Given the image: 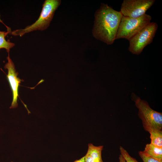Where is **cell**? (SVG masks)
Listing matches in <instances>:
<instances>
[{
	"label": "cell",
	"mask_w": 162,
	"mask_h": 162,
	"mask_svg": "<svg viewBox=\"0 0 162 162\" xmlns=\"http://www.w3.org/2000/svg\"><path fill=\"white\" fill-rule=\"evenodd\" d=\"M123 15L107 4L102 3L94 14L92 33L94 37L107 45L116 40L119 23Z\"/></svg>",
	"instance_id": "cell-1"
},
{
	"label": "cell",
	"mask_w": 162,
	"mask_h": 162,
	"mask_svg": "<svg viewBox=\"0 0 162 162\" xmlns=\"http://www.w3.org/2000/svg\"><path fill=\"white\" fill-rule=\"evenodd\" d=\"M131 98L138 109V116L144 130L148 132L154 130H162V112L152 109L147 101L141 99L134 93L131 94Z\"/></svg>",
	"instance_id": "cell-2"
},
{
	"label": "cell",
	"mask_w": 162,
	"mask_h": 162,
	"mask_svg": "<svg viewBox=\"0 0 162 162\" xmlns=\"http://www.w3.org/2000/svg\"><path fill=\"white\" fill-rule=\"evenodd\" d=\"M60 0H45L42 5L40 15L37 20L25 28L11 31L10 34L22 37L25 34L36 30L43 31L49 26L55 11L60 4Z\"/></svg>",
	"instance_id": "cell-3"
},
{
	"label": "cell",
	"mask_w": 162,
	"mask_h": 162,
	"mask_svg": "<svg viewBox=\"0 0 162 162\" xmlns=\"http://www.w3.org/2000/svg\"><path fill=\"white\" fill-rule=\"evenodd\" d=\"M151 16L146 14L136 18L122 16L118 29L116 40L124 38L128 40L150 22Z\"/></svg>",
	"instance_id": "cell-4"
},
{
	"label": "cell",
	"mask_w": 162,
	"mask_h": 162,
	"mask_svg": "<svg viewBox=\"0 0 162 162\" xmlns=\"http://www.w3.org/2000/svg\"><path fill=\"white\" fill-rule=\"evenodd\" d=\"M158 28L156 22H150L129 40L128 50L132 53L140 55L144 48L152 43Z\"/></svg>",
	"instance_id": "cell-5"
},
{
	"label": "cell",
	"mask_w": 162,
	"mask_h": 162,
	"mask_svg": "<svg viewBox=\"0 0 162 162\" xmlns=\"http://www.w3.org/2000/svg\"><path fill=\"white\" fill-rule=\"evenodd\" d=\"M155 0H124L120 11L123 16L132 18L140 17L146 14L154 4Z\"/></svg>",
	"instance_id": "cell-6"
},
{
	"label": "cell",
	"mask_w": 162,
	"mask_h": 162,
	"mask_svg": "<svg viewBox=\"0 0 162 162\" xmlns=\"http://www.w3.org/2000/svg\"><path fill=\"white\" fill-rule=\"evenodd\" d=\"M8 62L4 66L5 69L8 70L7 78L12 92L13 100L10 108H14L18 106V97H19L18 90L20 84L22 80L19 78L18 73L16 72L14 64L9 57V53L7 58Z\"/></svg>",
	"instance_id": "cell-7"
},
{
	"label": "cell",
	"mask_w": 162,
	"mask_h": 162,
	"mask_svg": "<svg viewBox=\"0 0 162 162\" xmlns=\"http://www.w3.org/2000/svg\"><path fill=\"white\" fill-rule=\"evenodd\" d=\"M88 146L87 152L84 156L85 162H104L101 157L103 146H95L92 143Z\"/></svg>",
	"instance_id": "cell-8"
},
{
	"label": "cell",
	"mask_w": 162,
	"mask_h": 162,
	"mask_svg": "<svg viewBox=\"0 0 162 162\" xmlns=\"http://www.w3.org/2000/svg\"><path fill=\"white\" fill-rule=\"evenodd\" d=\"M143 151L145 154L149 156L162 160V147H157L151 143L147 144Z\"/></svg>",
	"instance_id": "cell-9"
},
{
	"label": "cell",
	"mask_w": 162,
	"mask_h": 162,
	"mask_svg": "<svg viewBox=\"0 0 162 162\" xmlns=\"http://www.w3.org/2000/svg\"><path fill=\"white\" fill-rule=\"evenodd\" d=\"M11 32L0 31V50L1 49H5L7 52L9 53L10 49L15 46L14 43L10 41L9 40H6L5 37Z\"/></svg>",
	"instance_id": "cell-10"
},
{
	"label": "cell",
	"mask_w": 162,
	"mask_h": 162,
	"mask_svg": "<svg viewBox=\"0 0 162 162\" xmlns=\"http://www.w3.org/2000/svg\"><path fill=\"white\" fill-rule=\"evenodd\" d=\"M151 143L159 147H162V131L154 130L150 131Z\"/></svg>",
	"instance_id": "cell-11"
},
{
	"label": "cell",
	"mask_w": 162,
	"mask_h": 162,
	"mask_svg": "<svg viewBox=\"0 0 162 162\" xmlns=\"http://www.w3.org/2000/svg\"><path fill=\"white\" fill-rule=\"evenodd\" d=\"M119 150L121 154L123 157L126 162H139L135 158L131 157L127 151L122 146H120Z\"/></svg>",
	"instance_id": "cell-12"
},
{
	"label": "cell",
	"mask_w": 162,
	"mask_h": 162,
	"mask_svg": "<svg viewBox=\"0 0 162 162\" xmlns=\"http://www.w3.org/2000/svg\"><path fill=\"white\" fill-rule=\"evenodd\" d=\"M138 154L143 162H162V160L156 159L147 155L143 151L139 152Z\"/></svg>",
	"instance_id": "cell-13"
},
{
	"label": "cell",
	"mask_w": 162,
	"mask_h": 162,
	"mask_svg": "<svg viewBox=\"0 0 162 162\" xmlns=\"http://www.w3.org/2000/svg\"><path fill=\"white\" fill-rule=\"evenodd\" d=\"M118 159L119 162H126L125 160L121 154L119 155Z\"/></svg>",
	"instance_id": "cell-14"
},
{
	"label": "cell",
	"mask_w": 162,
	"mask_h": 162,
	"mask_svg": "<svg viewBox=\"0 0 162 162\" xmlns=\"http://www.w3.org/2000/svg\"><path fill=\"white\" fill-rule=\"evenodd\" d=\"M0 22L2 23L6 26L7 29V31H8L10 32H11V28L9 27H8V26H7L1 20V17H0Z\"/></svg>",
	"instance_id": "cell-15"
},
{
	"label": "cell",
	"mask_w": 162,
	"mask_h": 162,
	"mask_svg": "<svg viewBox=\"0 0 162 162\" xmlns=\"http://www.w3.org/2000/svg\"><path fill=\"white\" fill-rule=\"evenodd\" d=\"M84 158L85 157L84 156L80 159L76 160L73 162H85Z\"/></svg>",
	"instance_id": "cell-16"
},
{
	"label": "cell",
	"mask_w": 162,
	"mask_h": 162,
	"mask_svg": "<svg viewBox=\"0 0 162 162\" xmlns=\"http://www.w3.org/2000/svg\"><path fill=\"white\" fill-rule=\"evenodd\" d=\"M13 162V161H11V162Z\"/></svg>",
	"instance_id": "cell-17"
}]
</instances>
